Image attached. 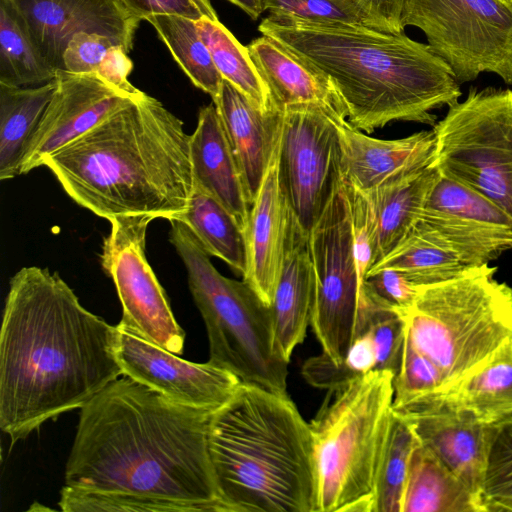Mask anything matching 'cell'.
I'll return each mask as SVG.
<instances>
[{
	"label": "cell",
	"instance_id": "cell-17",
	"mask_svg": "<svg viewBox=\"0 0 512 512\" xmlns=\"http://www.w3.org/2000/svg\"><path fill=\"white\" fill-rule=\"evenodd\" d=\"M393 411L410 424L420 443L466 485L482 507L492 424L454 406L439 392Z\"/></svg>",
	"mask_w": 512,
	"mask_h": 512
},
{
	"label": "cell",
	"instance_id": "cell-31",
	"mask_svg": "<svg viewBox=\"0 0 512 512\" xmlns=\"http://www.w3.org/2000/svg\"><path fill=\"white\" fill-rule=\"evenodd\" d=\"M55 74L12 1L0 0V83L40 86L52 81Z\"/></svg>",
	"mask_w": 512,
	"mask_h": 512
},
{
	"label": "cell",
	"instance_id": "cell-7",
	"mask_svg": "<svg viewBox=\"0 0 512 512\" xmlns=\"http://www.w3.org/2000/svg\"><path fill=\"white\" fill-rule=\"evenodd\" d=\"M168 221L169 240L186 267L189 288L206 327L208 361L241 383L288 395V362L275 350L270 307L244 280L220 274L183 221Z\"/></svg>",
	"mask_w": 512,
	"mask_h": 512
},
{
	"label": "cell",
	"instance_id": "cell-48",
	"mask_svg": "<svg viewBox=\"0 0 512 512\" xmlns=\"http://www.w3.org/2000/svg\"><path fill=\"white\" fill-rule=\"evenodd\" d=\"M504 1H507V2H512V0H504Z\"/></svg>",
	"mask_w": 512,
	"mask_h": 512
},
{
	"label": "cell",
	"instance_id": "cell-2",
	"mask_svg": "<svg viewBox=\"0 0 512 512\" xmlns=\"http://www.w3.org/2000/svg\"><path fill=\"white\" fill-rule=\"evenodd\" d=\"M213 413L177 404L122 375L80 408L65 485L229 512L208 451Z\"/></svg>",
	"mask_w": 512,
	"mask_h": 512
},
{
	"label": "cell",
	"instance_id": "cell-44",
	"mask_svg": "<svg viewBox=\"0 0 512 512\" xmlns=\"http://www.w3.org/2000/svg\"><path fill=\"white\" fill-rule=\"evenodd\" d=\"M364 282L398 310L410 308L421 288L410 282L402 272L389 268L368 273Z\"/></svg>",
	"mask_w": 512,
	"mask_h": 512
},
{
	"label": "cell",
	"instance_id": "cell-8",
	"mask_svg": "<svg viewBox=\"0 0 512 512\" xmlns=\"http://www.w3.org/2000/svg\"><path fill=\"white\" fill-rule=\"evenodd\" d=\"M484 264L421 287L400 310L406 334L442 372L443 389L464 376L512 335V288Z\"/></svg>",
	"mask_w": 512,
	"mask_h": 512
},
{
	"label": "cell",
	"instance_id": "cell-16",
	"mask_svg": "<svg viewBox=\"0 0 512 512\" xmlns=\"http://www.w3.org/2000/svg\"><path fill=\"white\" fill-rule=\"evenodd\" d=\"M52 98L33 133L20 174L43 166L45 158L82 136L138 96L109 84L97 74L57 70Z\"/></svg>",
	"mask_w": 512,
	"mask_h": 512
},
{
	"label": "cell",
	"instance_id": "cell-34",
	"mask_svg": "<svg viewBox=\"0 0 512 512\" xmlns=\"http://www.w3.org/2000/svg\"><path fill=\"white\" fill-rule=\"evenodd\" d=\"M367 332L377 351V369L390 370L396 376L403 354L405 320L393 307L363 282L358 296L355 331Z\"/></svg>",
	"mask_w": 512,
	"mask_h": 512
},
{
	"label": "cell",
	"instance_id": "cell-3",
	"mask_svg": "<svg viewBox=\"0 0 512 512\" xmlns=\"http://www.w3.org/2000/svg\"><path fill=\"white\" fill-rule=\"evenodd\" d=\"M191 135L157 99L141 96L45 158L78 205L109 222L186 212L194 188Z\"/></svg>",
	"mask_w": 512,
	"mask_h": 512
},
{
	"label": "cell",
	"instance_id": "cell-45",
	"mask_svg": "<svg viewBox=\"0 0 512 512\" xmlns=\"http://www.w3.org/2000/svg\"><path fill=\"white\" fill-rule=\"evenodd\" d=\"M368 27L387 33L404 32L402 17L409 0H351Z\"/></svg>",
	"mask_w": 512,
	"mask_h": 512
},
{
	"label": "cell",
	"instance_id": "cell-27",
	"mask_svg": "<svg viewBox=\"0 0 512 512\" xmlns=\"http://www.w3.org/2000/svg\"><path fill=\"white\" fill-rule=\"evenodd\" d=\"M402 512H483L477 498L426 446L415 447Z\"/></svg>",
	"mask_w": 512,
	"mask_h": 512
},
{
	"label": "cell",
	"instance_id": "cell-33",
	"mask_svg": "<svg viewBox=\"0 0 512 512\" xmlns=\"http://www.w3.org/2000/svg\"><path fill=\"white\" fill-rule=\"evenodd\" d=\"M146 20L191 82L215 100L223 78L199 34L196 21L173 15H155Z\"/></svg>",
	"mask_w": 512,
	"mask_h": 512
},
{
	"label": "cell",
	"instance_id": "cell-39",
	"mask_svg": "<svg viewBox=\"0 0 512 512\" xmlns=\"http://www.w3.org/2000/svg\"><path fill=\"white\" fill-rule=\"evenodd\" d=\"M263 3L268 17L277 22L368 27L351 0H263Z\"/></svg>",
	"mask_w": 512,
	"mask_h": 512
},
{
	"label": "cell",
	"instance_id": "cell-42",
	"mask_svg": "<svg viewBox=\"0 0 512 512\" xmlns=\"http://www.w3.org/2000/svg\"><path fill=\"white\" fill-rule=\"evenodd\" d=\"M115 44L112 39L98 33L75 34L63 54L64 70L76 74H96L107 51Z\"/></svg>",
	"mask_w": 512,
	"mask_h": 512
},
{
	"label": "cell",
	"instance_id": "cell-15",
	"mask_svg": "<svg viewBox=\"0 0 512 512\" xmlns=\"http://www.w3.org/2000/svg\"><path fill=\"white\" fill-rule=\"evenodd\" d=\"M115 351L123 375L183 406L215 412L241 383L209 361L181 359L121 321L116 325Z\"/></svg>",
	"mask_w": 512,
	"mask_h": 512
},
{
	"label": "cell",
	"instance_id": "cell-18",
	"mask_svg": "<svg viewBox=\"0 0 512 512\" xmlns=\"http://www.w3.org/2000/svg\"><path fill=\"white\" fill-rule=\"evenodd\" d=\"M39 52L55 70H64L63 54L79 32L98 33L129 53L141 19L122 0H11Z\"/></svg>",
	"mask_w": 512,
	"mask_h": 512
},
{
	"label": "cell",
	"instance_id": "cell-9",
	"mask_svg": "<svg viewBox=\"0 0 512 512\" xmlns=\"http://www.w3.org/2000/svg\"><path fill=\"white\" fill-rule=\"evenodd\" d=\"M433 126L437 172L478 193L512 221V88L471 87Z\"/></svg>",
	"mask_w": 512,
	"mask_h": 512
},
{
	"label": "cell",
	"instance_id": "cell-11",
	"mask_svg": "<svg viewBox=\"0 0 512 512\" xmlns=\"http://www.w3.org/2000/svg\"><path fill=\"white\" fill-rule=\"evenodd\" d=\"M342 121L316 105L283 110L278 181L289 213L306 235L344 183Z\"/></svg>",
	"mask_w": 512,
	"mask_h": 512
},
{
	"label": "cell",
	"instance_id": "cell-29",
	"mask_svg": "<svg viewBox=\"0 0 512 512\" xmlns=\"http://www.w3.org/2000/svg\"><path fill=\"white\" fill-rule=\"evenodd\" d=\"M176 219L189 227L210 256L220 258L244 276L247 269L245 232L220 202L194 184L188 209Z\"/></svg>",
	"mask_w": 512,
	"mask_h": 512
},
{
	"label": "cell",
	"instance_id": "cell-41",
	"mask_svg": "<svg viewBox=\"0 0 512 512\" xmlns=\"http://www.w3.org/2000/svg\"><path fill=\"white\" fill-rule=\"evenodd\" d=\"M344 189L351 212L353 254L360 290L368 271L374 264L376 249L374 224L365 195L345 181Z\"/></svg>",
	"mask_w": 512,
	"mask_h": 512
},
{
	"label": "cell",
	"instance_id": "cell-26",
	"mask_svg": "<svg viewBox=\"0 0 512 512\" xmlns=\"http://www.w3.org/2000/svg\"><path fill=\"white\" fill-rule=\"evenodd\" d=\"M438 392L486 424L512 417V335L480 364Z\"/></svg>",
	"mask_w": 512,
	"mask_h": 512
},
{
	"label": "cell",
	"instance_id": "cell-20",
	"mask_svg": "<svg viewBox=\"0 0 512 512\" xmlns=\"http://www.w3.org/2000/svg\"><path fill=\"white\" fill-rule=\"evenodd\" d=\"M339 132L344 181L361 192L433 166L436 150L433 130L382 140L364 134L344 120L339 123Z\"/></svg>",
	"mask_w": 512,
	"mask_h": 512
},
{
	"label": "cell",
	"instance_id": "cell-46",
	"mask_svg": "<svg viewBox=\"0 0 512 512\" xmlns=\"http://www.w3.org/2000/svg\"><path fill=\"white\" fill-rule=\"evenodd\" d=\"M132 68L133 62L129 58L128 52L123 46L115 44L107 51L96 74L114 87L138 96L142 91L134 87L128 80Z\"/></svg>",
	"mask_w": 512,
	"mask_h": 512
},
{
	"label": "cell",
	"instance_id": "cell-40",
	"mask_svg": "<svg viewBox=\"0 0 512 512\" xmlns=\"http://www.w3.org/2000/svg\"><path fill=\"white\" fill-rule=\"evenodd\" d=\"M444 385L442 372L414 346L405 329L402 360L393 381L392 409H399L419 398L438 392Z\"/></svg>",
	"mask_w": 512,
	"mask_h": 512
},
{
	"label": "cell",
	"instance_id": "cell-10",
	"mask_svg": "<svg viewBox=\"0 0 512 512\" xmlns=\"http://www.w3.org/2000/svg\"><path fill=\"white\" fill-rule=\"evenodd\" d=\"M402 24L423 31L459 84L492 72L512 85V2L409 0Z\"/></svg>",
	"mask_w": 512,
	"mask_h": 512
},
{
	"label": "cell",
	"instance_id": "cell-21",
	"mask_svg": "<svg viewBox=\"0 0 512 512\" xmlns=\"http://www.w3.org/2000/svg\"><path fill=\"white\" fill-rule=\"evenodd\" d=\"M280 143V141H279ZM279 144L250 206L245 228L247 269L243 280L271 306L281 273L290 213L278 181Z\"/></svg>",
	"mask_w": 512,
	"mask_h": 512
},
{
	"label": "cell",
	"instance_id": "cell-25",
	"mask_svg": "<svg viewBox=\"0 0 512 512\" xmlns=\"http://www.w3.org/2000/svg\"><path fill=\"white\" fill-rule=\"evenodd\" d=\"M438 175L435 167L430 166L362 192L374 224V264L390 254L410 233L424 210Z\"/></svg>",
	"mask_w": 512,
	"mask_h": 512
},
{
	"label": "cell",
	"instance_id": "cell-13",
	"mask_svg": "<svg viewBox=\"0 0 512 512\" xmlns=\"http://www.w3.org/2000/svg\"><path fill=\"white\" fill-rule=\"evenodd\" d=\"M148 218L118 219L103 241L100 261L116 287L121 322L158 346L180 355L185 332L177 323L146 253Z\"/></svg>",
	"mask_w": 512,
	"mask_h": 512
},
{
	"label": "cell",
	"instance_id": "cell-6",
	"mask_svg": "<svg viewBox=\"0 0 512 512\" xmlns=\"http://www.w3.org/2000/svg\"><path fill=\"white\" fill-rule=\"evenodd\" d=\"M394 373L373 370L332 391L309 422L316 512H375V486L387 442Z\"/></svg>",
	"mask_w": 512,
	"mask_h": 512
},
{
	"label": "cell",
	"instance_id": "cell-19",
	"mask_svg": "<svg viewBox=\"0 0 512 512\" xmlns=\"http://www.w3.org/2000/svg\"><path fill=\"white\" fill-rule=\"evenodd\" d=\"M212 102L222 120L251 206L278 147L283 111H262L224 79Z\"/></svg>",
	"mask_w": 512,
	"mask_h": 512
},
{
	"label": "cell",
	"instance_id": "cell-37",
	"mask_svg": "<svg viewBox=\"0 0 512 512\" xmlns=\"http://www.w3.org/2000/svg\"><path fill=\"white\" fill-rule=\"evenodd\" d=\"M377 369V351L367 332L356 333L340 364H335L322 352L307 359L301 373L312 386L329 391L339 390L353 380Z\"/></svg>",
	"mask_w": 512,
	"mask_h": 512
},
{
	"label": "cell",
	"instance_id": "cell-23",
	"mask_svg": "<svg viewBox=\"0 0 512 512\" xmlns=\"http://www.w3.org/2000/svg\"><path fill=\"white\" fill-rule=\"evenodd\" d=\"M313 296L314 273L308 235L290 214L284 261L270 306L275 350L288 363L306 336Z\"/></svg>",
	"mask_w": 512,
	"mask_h": 512
},
{
	"label": "cell",
	"instance_id": "cell-24",
	"mask_svg": "<svg viewBox=\"0 0 512 512\" xmlns=\"http://www.w3.org/2000/svg\"><path fill=\"white\" fill-rule=\"evenodd\" d=\"M190 145L194 184L220 202L245 231L250 206L225 128L213 102L200 109Z\"/></svg>",
	"mask_w": 512,
	"mask_h": 512
},
{
	"label": "cell",
	"instance_id": "cell-32",
	"mask_svg": "<svg viewBox=\"0 0 512 512\" xmlns=\"http://www.w3.org/2000/svg\"><path fill=\"white\" fill-rule=\"evenodd\" d=\"M196 24L222 78L262 111L276 108L247 46H243L219 20L203 18Z\"/></svg>",
	"mask_w": 512,
	"mask_h": 512
},
{
	"label": "cell",
	"instance_id": "cell-22",
	"mask_svg": "<svg viewBox=\"0 0 512 512\" xmlns=\"http://www.w3.org/2000/svg\"><path fill=\"white\" fill-rule=\"evenodd\" d=\"M274 107L316 105L347 120L346 108L330 80L275 39L262 35L247 46Z\"/></svg>",
	"mask_w": 512,
	"mask_h": 512
},
{
	"label": "cell",
	"instance_id": "cell-36",
	"mask_svg": "<svg viewBox=\"0 0 512 512\" xmlns=\"http://www.w3.org/2000/svg\"><path fill=\"white\" fill-rule=\"evenodd\" d=\"M64 512H209L198 503L176 499L143 496L122 492H106L64 485L58 502Z\"/></svg>",
	"mask_w": 512,
	"mask_h": 512
},
{
	"label": "cell",
	"instance_id": "cell-4",
	"mask_svg": "<svg viewBox=\"0 0 512 512\" xmlns=\"http://www.w3.org/2000/svg\"><path fill=\"white\" fill-rule=\"evenodd\" d=\"M325 75L357 130L371 133L393 121L434 126L433 110L457 103L460 84L428 44L404 33L366 26L277 22L258 26Z\"/></svg>",
	"mask_w": 512,
	"mask_h": 512
},
{
	"label": "cell",
	"instance_id": "cell-12",
	"mask_svg": "<svg viewBox=\"0 0 512 512\" xmlns=\"http://www.w3.org/2000/svg\"><path fill=\"white\" fill-rule=\"evenodd\" d=\"M308 243L314 273L310 325L322 353L340 364L354 338L359 296L344 183L309 233Z\"/></svg>",
	"mask_w": 512,
	"mask_h": 512
},
{
	"label": "cell",
	"instance_id": "cell-14",
	"mask_svg": "<svg viewBox=\"0 0 512 512\" xmlns=\"http://www.w3.org/2000/svg\"><path fill=\"white\" fill-rule=\"evenodd\" d=\"M416 225L470 268L512 250L511 219L478 193L440 174Z\"/></svg>",
	"mask_w": 512,
	"mask_h": 512
},
{
	"label": "cell",
	"instance_id": "cell-30",
	"mask_svg": "<svg viewBox=\"0 0 512 512\" xmlns=\"http://www.w3.org/2000/svg\"><path fill=\"white\" fill-rule=\"evenodd\" d=\"M386 268L402 272L417 287L451 280L472 269L416 224L404 240L374 264L368 273Z\"/></svg>",
	"mask_w": 512,
	"mask_h": 512
},
{
	"label": "cell",
	"instance_id": "cell-38",
	"mask_svg": "<svg viewBox=\"0 0 512 512\" xmlns=\"http://www.w3.org/2000/svg\"><path fill=\"white\" fill-rule=\"evenodd\" d=\"M481 502L484 512H512V417L492 424Z\"/></svg>",
	"mask_w": 512,
	"mask_h": 512
},
{
	"label": "cell",
	"instance_id": "cell-28",
	"mask_svg": "<svg viewBox=\"0 0 512 512\" xmlns=\"http://www.w3.org/2000/svg\"><path fill=\"white\" fill-rule=\"evenodd\" d=\"M54 90V79L32 87L0 83V180L20 175L27 145Z\"/></svg>",
	"mask_w": 512,
	"mask_h": 512
},
{
	"label": "cell",
	"instance_id": "cell-43",
	"mask_svg": "<svg viewBox=\"0 0 512 512\" xmlns=\"http://www.w3.org/2000/svg\"><path fill=\"white\" fill-rule=\"evenodd\" d=\"M141 20L155 15L181 16L193 21L219 20L210 0H122Z\"/></svg>",
	"mask_w": 512,
	"mask_h": 512
},
{
	"label": "cell",
	"instance_id": "cell-1",
	"mask_svg": "<svg viewBox=\"0 0 512 512\" xmlns=\"http://www.w3.org/2000/svg\"><path fill=\"white\" fill-rule=\"evenodd\" d=\"M115 343L116 326L84 308L58 273L21 268L0 331V428L11 446L122 376Z\"/></svg>",
	"mask_w": 512,
	"mask_h": 512
},
{
	"label": "cell",
	"instance_id": "cell-47",
	"mask_svg": "<svg viewBox=\"0 0 512 512\" xmlns=\"http://www.w3.org/2000/svg\"><path fill=\"white\" fill-rule=\"evenodd\" d=\"M243 10L250 18L257 20L264 10L263 0H228Z\"/></svg>",
	"mask_w": 512,
	"mask_h": 512
},
{
	"label": "cell",
	"instance_id": "cell-35",
	"mask_svg": "<svg viewBox=\"0 0 512 512\" xmlns=\"http://www.w3.org/2000/svg\"><path fill=\"white\" fill-rule=\"evenodd\" d=\"M418 443L410 424L393 411L376 478L375 512H402L410 461Z\"/></svg>",
	"mask_w": 512,
	"mask_h": 512
},
{
	"label": "cell",
	"instance_id": "cell-5",
	"mask_svg": "<svg viewBox=\"0 0 512 512\" xmlns=\"http://www.w3.org/2000/svg\"><path fill=\"white\" fill-rule=\"evenodd\" d=\"M208 451L229 512H316L310 427L288 395L240 383L211 417Z\"/></svg>",
	"mask_w": 512,
	"mask_h": 512
}]
</instances>
